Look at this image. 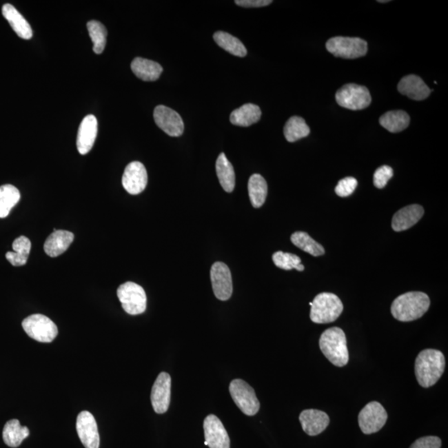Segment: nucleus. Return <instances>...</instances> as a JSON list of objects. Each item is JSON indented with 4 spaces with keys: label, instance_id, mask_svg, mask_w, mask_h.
Instances as JSON below:
<instances>
[{
    "label": "nucleus",
    "instance_id": "nucleus-1",
    "mask_svg": "<svg viewBox=\"0 0 448 448\" xmlns=\"http://www.w3.org/2000/svg\"><path fill=\"white\" fill-rule=\"evenodd\" d=\"M445 365V357L439 350H422L415 360V376L418 384L425 389L436 385L444 373Z\"/></svg>",
    "mask_w": 448,
    "mask_h": 448
},
{
    "label": "nucleus",
    "instance_id": "nucleus-2",
    "mask_svg": "<svg viewBox=\"0 0 448 448\" xmlns=\"http://www.w3.org/2000/svg\"><path fill=\"white\" fill-rule=\"evenodd\" d=\"M430 307V299L425 292H410L400 295L391 305L395 319L409 323L421 318Z\"/></svg>",
    "mask_w": 448,
    "mask_h": 448
},
{
    "label": "nucleus",
    "instance_id": "nucleus-3",
    "mask_svg": "<svg viewBox=\"0 0 448 448\" xmlns=\"http://www.w3.org/2000/svg\"><path fill=\"white\" fill-rule=\"evenodd\" d=\"M319 345L321 352L332 365L343 367L348 364L347 341L343 329L339 327L327 329L320 336Z\"/></svg>",
    "mask_w": 448,
    "mask_h": 448
},
{
    "label": "nucleus",
    "instance_id": "nucleus-4",
    "mask_svg": "<svg viewBox=\"0 0 448 448\" xmlns=\"http://www.w3.org/2000/svg\"><path fill=\"white\" fill-rule=\"evenodd\" d=\"M309 305L312 307L309 317L312 323L316 324L334 323L339 318L344 309L339 297L329 292L320 293Z\"/></svg>",
    "mask_w": 448,
    "mask_h": 448
},
{
    "label": "nucleus",
    "instance_id": "nucleus-5",
    "mask_svg": "<svg viewBox=\"0 0 448 448\" xmlns=\"http://www.w3.org/2000/svg\"><path fill=\"white\" fill-rule=\"evenodd\" d=\"M117 296L122 308L130 315H140L145 312L147 297L140 285L132 282L121 285L117 289Z\"/></svg>",
    "mask_w": 448,
    "mask_h": 448
},
{
    "label": "nucleus",
    "instance_id": "nucleus-6",
    "mask_svg": "<svg viewBox=\"0 0 448 448\" xmlns=\"http://www.w3.org/2000/svg\"><path fill=\"white\" fill-rule=\"evenodd\" d=\"M22 327L28 336L42 343H51L59 334L54 321L41 314L28 316L23 320Z\"/></svg>",
    "mask_w": 448,
    "mask_h": 448
},
{
    "label": "nucleus",
    "instance_id": "nucleus-7",
    "mask_svg": "<svg viewBox=\"0 0 448 448\" xmlns=\"http://www.w3.org/2000/svg\"><path fill=\"white\" fill-rule=\"evenodd\" d=\"M327 50L338 58L356 59L367 54L368 44L360 38L335 37L327 43Z\"/></svg>",
    "mask_w": 448,
    "mask_h": 448
},
{
    "label": "nucleus",
    "instance_id": "nucleus-8",
    "mask_svg": "<svg viewBox=\"0 0 448 448\" xmlns=\"http://www.w3.org/2000/svg\"><path fill=\"white\" fill-rule=\"evenodd\" d=\"M336 99L340 107L352 111L367 108L372 101L367 88L354 83L345 85L338 90Z\"/></svg>",
    "mask_w": 448,
    "mask_h": 448
},
{
    "label": "nucleus",
    "instance_id": "nucleus-9",
    "mask_svg": "<svg viewBox=\"0 0 448 448\" xmlns=\"http://www.w3.org/2000/svg\"><path fill=\"white\" fill-rule=\"evenodd\" d=\"M230 392L235 405L247 416H254L260 409V403L255 391L243 380H234L230 385Z\"/></svg>",
    "mask_w": 448,
    "mask_h": 448
},
{
    "label": "nucleus",
    "instance_id": "nucleus-10",
    "mask_svg": "<svg viewBox=\"0 0 448 448\" xmlns=\"http://www.w3.org/2000/svg\"><path fill=\"white\" fill-rule=\"evenodd\" d=\"M388 414L380 403L374 401L365 405L358 414V421L365 434H376L385 425Z\"/></svg>",
    "mask_w": 448,
    "mask_h": 448
},
{
    "label": "nucleus",
    "instance_id": "nucleus-11",
    "mask_svg": "<svg viewBox=\"0 0 448 448\" xmlns=\"http://www.w3.org/2000/svg\"><path fill=\"white\" fill-rule=\"evenodd\" d=\"M210 278L216 298L227 301L233 294L231 272L225 263H215L211 267Z\"/></svg>",
    "mask_w": 448,
    "mask_h": 448
},
{
    "label": "nucleus",
    "instance_id": "nucleus-12",
    "mask_svg": "<svg viewBox=\"0 0 448 448\" xmlns=\"http://www.w3.org/2000/svg\"><path fill=\"white\" fill-rule=\"evenodd\" d=\"M154 119L159 128L170 136L179 137L184 133L185 124L181 116L165 105H158L154 109Z\"/></svg>",
    "mask_w": 448,
    "mask_h": 448
},
{
    "label": "nucleus",
    "instance_id": "nucleus-13",
    "mask_svg": "<svg viewBox=\"0 0 448 448\" xmlns=\"http://www.w3.org/2000/svg\"><path fill=\"white\" fill-rule=\"evenodd\" d=\"M147 183V171L142 163L134 161L125 167L122 185L129 194L136 195L143 192Z\"/></svg>",
    "mask_w": 448,
    "mask_h": 448
},
{
    "label": "nucleus",
    "instance_id": "nucleus-14",
    "mask_svg": "<svg viewBox=\"0 0 448 448\" xmlns=\"http://www.w3.org/2000/svg\"><path fill=\"white\" fill-rule=\"evenodd\" d=\"M77 431L85 448H99L100 436L96 419L88 411H83L77 418Z\"/></svg>",
    "mask_w": 448,
    "mask_h": 448
},
{
    "label": "nucleus",
    "instance_id": "nucleus-15",
    "mask_svg": "<svg viewBox=\"0 0 448 448\" xmlns=\"http://www.w3.org/2000/svg\"><path fill=\"white\" fill-rule=\"evenodd\" d=\"M206 446L210 448H230V439L220 419L210 414L203 422Z\"/></svg>",
    "mask_w": 448,
    "mask_h": 448
},
{
    "label": "nucleus",
    "instance_id": "nucleus-16",
    "mask_svg": "<svg viewBox=\"0 0 448 448\" xmlns=\"http://www.w3.org/2000/svg\"><path fill=\"white\" fill-rule=\"evenodd\" d=\"M171 378L168 373L162 372L159 374L153 385L152 403L154 412L159 414H165L168 411L170 403Z\"/></svg>",
    "mask_w": 448,
    "mask_h": 448
},
{
    "label": "nucleus",
    "instance_id": "nucleus-17",
    "mask_svg": "<svg viewBox=\"0 0 448 448\" xmlns=\"http://www.w3.org/2000/svg\"><path fill=\"white\" fill-rule=\"evenodd\" d=\"M301 427L309 436H316L323 433L329 423L327 414L317 409H307L300 414Z\"/></svg>",
    "mask_w": 448,
    "mask_h": 448
},
{
    "label": "nucleus",
    "instance_id": "nucleus-18",
    "mask_svg": "<svg viewBox=\"0 0 448 448\" xmlns=\"http://www.w3.org/2000/svg\"><path fill=\"white\" fill-rule=\"evenodd\" d=\"M97 136L96 116L88 115L84 118L77 133V146L81 154H87L94 145Z\"/></svg>",
    "mask_w": 448,
    "mask_h": 448
},
{
    "label": "nucleus",
    "instance_id": "nucleus-19",
    "mask_svg": "<svg viewBox=\"0 0 448 448\" xmlns=\"http://www.w3.org/2000/svg\"><path fill=\"white\" fill-rule=\"evenodd\" d=\"M398 90L401 94L415 101L425 100L433 92V90L427 87L421 77L416 75H408L403 77L398 85Z\"/></svg>",
    "mask_w": 448,
    "mask_h": 448
},
{
    "label": "nucleus",
    "instance_id": "nucleus-20",
    "mask_svg": "<svg viewBox=\"0 0 448 448\" xmlns=\"http://www.w3.org/2000/svg\"><path fill=\"white\" fill-rule=\"evenodd\" d=\"M425 214L421 205H412L403 207L394 215L392 227L395 232L408 230L416 224Z\"/></svg>",
    "mask_w": 448,
    "mask_h": 448
},
{
    "label": "nucleus",
    "instance_id": "nucleus-21",
    "mask_svg": "<svg viewBox=\"0 0 448 448\" xmlns=\"http://www.w3.org/2000/svg\"><path fill=\"white\" fill-rule=\"evenodd\" d=\"M74 240V234L69 231L54 230L44 243V251L51 258H56L68 250Z\"/></svg>",
    "mask_w": 448,
    "mask_h": 448
},
{
    "label": "nucleus",
    "instance_id": "nucleus-22",
    "mask_svg": "<svg viewBox=\"0 0 448 448\" xmlns=\"http://www.w3.org/2000/svg\"><path fill=\"white\" fill-rule=\"evenodd\" d=\"M2 14L19 38L31 39L32 30L30 24L23 16L10 3H6L2 8Z\"/></svg>",
    "mask_w": 448,
    "mask_h": 448
},
{
    "label": "nucleus",
    "instance_id": "nucleus-23",
    "mask_svg": "<svg viewBox=\"0 0 448 448\" xmlns=\"http://www.w3.org/2000/svg\"><path fill=\"white\" fill-rule=\"evenodd\" d=\"M132 70L138 79L145 81H154L159 79L163 72V68L154 61L136 58L132 61Z\"/></svg>",
    "mask_w": 448,
    "mask_h": 448
},
{
    "label": "nucleus",
    "instance_id": "nucleus-24",
    "mask_svg": "<svg viewBox=\"0 0 448 448\" xmlns=\"http://www.w3.org/2000/svg\"><path fill=\"white\" fill-rule=\"evenodd\" d=\"M262 116V112L258 105L247 103L234 110L230 115L231 123L234 125L250 126L256 123Z\"/></svg>",
    "mask_w": 448,
    "mask_h": 448
},
{
    "label": "nucleus",
    "instance_id": "nucleus-25",
    "mask_svg": "<svg viewBox=\"0 0 448 448\" xmlns=\"http://www.w3.org/2000/svg\"><path fill=\"white\" fill-rule=\"evenodd\" d=\"M216 172L223 189L227 193L233 192L236 183L234 169L224 153L220 154L218 157Z\"/></svg>",
    "mask_w": 448,
    "mask_h": 448
},
{
    "label": "nucleus",
    "instance_id": "nucleus-26",
    "mask_svg": "<svg viewBox=\"0 0 448 448\" xmlns=\"http://www.w3.org/2000/svg\"><path fill=\"white\" fill-rule=\"evenodd\" d=\"M30 434V429L27 427L21 426L18 419H12L3 427V439L7 446L18 447Z\"/></svg>",
    "mask_w": 448,
    "mask_h": 448
},
{
    "label": "nucleus",
    "instance_id": "nucleus-27",
    "mask_svg": "<svg viewBox=\"0 0 448 448\" xmlns=\"http://www.w3.org/2000/svg\"><path fill=\"white\" fill-rule=\"evenodd\" d=\"M31 242L26 236H21L13 243L14 252H8L6 258L14 267L24 266L31 251Z\"/></svg>",
    "mask_w": 448,
    "mask_h": 448
},
{
    "label": "nucleus",
    "instance_id": "nucleus-28",
    "mask_svg": "<svg viewBox=\"0 0 448 448\" xmlns=\"http://www.w3.org/2000/svg\"><path fill=\"white\" fill-rule=\"evenodd\" d=\"M248 194L252 206L258 209L264 205L267 195V184L262 175H252L248 181Z\"/></svg>",
    "mask_w": 448,
    "mask_h": 448
},
{
    "label": "nucleus",
    "instance_id": "nucleus-29",
    "mask_svg": "<svg viewBox=\"0 0 448 448\" xmlns=\"http://www.w3.org/2000/svg\"><path fill=\"white\" fill-rule=\"evenodd\" d=\"M380 123L389 132L398 133L408 128L410 123L409 114L403 111H391L380 117Z\"/></svg>",
    "mask_w": 448,
    "mask_h": 448
},
{
    "label": "nucleus",
    "instance_id": "nucleus-30",
    "mask_svg": "<svg viewBox=\"0 0 448 448\" xmlns=\"http://www.w3.org/2000/svg\"><path fill=\"white\" fill-rule=\"evenodd\" d=\"M214 39L220 48L229 52L230 54L239 57V58H243L247 55L245 46L236 37L227 34L226 32L218 31L215 32Z\"/></svg>",
    "mask_w": 448,
    "mask_h": 448
},
{
    "label": "nucleus",
    "instance_id": "nucleus-31",
    "mask_svg": "<svg viewBox=\"0 0 448 448\" xmlns=\"http://www.w3.org/2000/svg\"><path fill=\"white\" fill-rule=\"evenodd\" d=\"M20 193L15 186L5 185L0 186V218H5L10 214L12 209L17 205Z\"/></svg>",
    "mask_w": 448,
    "mask_h": 448
},
{
    "label": "nucleus",
    "instance_id": "nucleus-32",
    "mask_svg": "<svg viewBox=\"0 0 448 448\" xmlns=\"http://www.w3.org/2000/svg\"><path fill=\"white\" fill-rule=\"evenodd\" d=\"M311 132L303 118L292 116L285 125L284 136L288 142H295L307 137Z\"/></svg>",
    "mask_w": 448,
    "mask_h": 448
},
{
    "label": "nucleus",
    "instance_id": "nucleus-33",
    "mask_svg": "<svg viewBox=\"0 0 448 448\" xmlns=\"http://www.w3.org/2000/svg\"><path fill=\"white\" fill-rule=\"evenodd\" d=\"M291 241L296 247L313 256L325 254L324 247L305 232H296L292 235Z\"/></svg>",
    "mask_w": 448,
    "mask_h": 448
},
{
    "label": "nucleus",
    "instance_id": "nucleus-34",
    "mask_svg": "<svg viewBox=\"0 0 448 448\" xmlns=\"http://www.w3.org/2000/svg\"><path fill=\"white\" fill-rule=\"evenodd\" d=\"M88 30L93 43L95 54H103L107 44L108 30L103 23L92 20L88 23Z\"/></svg>",
    "mask_w": 448,
    "mask_h": 448
},
{
    "label": "nucleus",
    "instance_id": "nucleus-35",
    "mask_svg": "<svg viewBox=\"0 0 448 448\" xmlns=\"http://www.w3.org/2000/svg\"><path fill=\"white\" fill-rule=\"evenodd\" d=\"M272 260L276 267L283 270L290 271L296 269L297 271L303 272L305 269L299 256L288 252H276L272 255Z\"/></svg>",
    "mask_w": 448,
    "mask_h": 448
},
{
    "label": "nucleus",
    "instance_id": "nucleus-36",
    "mask_svg": "<svg viewBox=\"0 0 448 448\" xmlns=\"http://www.w3.org/2000/svg\"><path fill=\"white\" fill-rule=\"evenodd\" d=\"M394 171L390 166L383 165L378 168L374 174V185L378 189H383L393 177Z\"/></svg>",
    "mask_w": 448,
    "mask_h": 448
},
{
    "label": "nucleus",
    "instance_id": "nucleus-37",
    "mask_svg": "<svg viewBox=\"0 0 448 448\" xmlns=\"http://www.w3.org/2000/svg\"><path fill=\"white\" fill-rule=\"evenodd\" d=\"M358 185L356 179L353 177H346L338 182L336 187V193L338 196L345 198L352 195L356 190Z\"/></svg>",
    "mask_w": 448,
    "mask_h": 448
},
{
    "label": "nucleus",
    "instance_id": "nucleus-38",
    "mask_svg": "<svg viewBox=\"0 0 448 448\" xmlns=\"http://www.w3.org/2000/svg\"><path fill=\"white\" fill-rule=\"evenodd\" d=\"M441 439L434 437V436H429V437L418 438L411 445L410 448H441Z\"/></svg>",
    "mask_w": 448,
    "mask_h": 448
},
{
    "label": "nucleus",
    "instance_id": "nucleus-39",
    "mask_svg": "<svg viewBox=\"0 0 448 448\" xmlns=\"http://www.w3.org/2000/svg\"><path fill=\"white\" fill-rule=\"evenodd\" d=\"M271 0H237L236 5L245 8H259L271 5Z\"/></svg>",
    "mask_w": 448,
    "mask_h": 448
},
{
    "label": "nucleus",
    "instance_id": "nucleus-40",
    "mask_svg": "<svg viewBox=\"0 0 448 448\" xmlns=\"http://www.w3.org/2000/svg\"><path fill=\"white\" fill-rule=\"evenodd\" d=\"M378 3H388V2H389V1H381V0H380V1H378Z\"/></svg>",
    "mask_w": 448,
    "mask_h": 448
}]
</instances>
